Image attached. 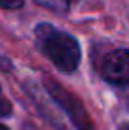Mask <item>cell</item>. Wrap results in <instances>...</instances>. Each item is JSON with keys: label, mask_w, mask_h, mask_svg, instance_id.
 <instances>
[{"label": "cell", "mask_w": 129, "mask_h": 130, "mask_svg": "<svg viewBox=\"0 0 129 130\" xmlns=\"http://www.w3.org/2000/svg\"><path fill=\"white\" fill-rule=\"evenodd\" d=\"M48 91L63 106V109L70 115V119H74V124H76L78 130H93L91 123H89V115L86 113V109L82 107V104L78 102L76 96L66 92L59 83H53V81H48Z\"/></svg>", "instance_id": "3957f363"}, {"label": "cell", "mask_w": 129, "mask_h": 130, "mask_svg": "<svg viewBox=\"0 0 129 130\" xmlns=\"http://www.w3.org/2000/svg\"><path fill=\"white\" fill-rule=\"evenodd\" d=\"M0 130H10L8 126H4V124H0Z\"/></svg>", "instance_id": "ba28073f"}, {"label": "cell", "mask_w": 129, "mask_h": 130, "mask_svg": "<svg viewBox=\"0 0 129 130\" xmlns=\"http://www.w3.org/2000/svg\"><path fill=\"white\" fill-rule=\"evenodd\" d=\"M34 2L53 11H65L68 8V0H34Z\"/></svg>", "instance_id": "277c9868"}, {"label": "cell", "mask_w": 129, "mask_h": 130, "mask_svg": "<svg viewBox=\"0 0 129 130\" xmlns=\"http://www.w3.org/2000/svg\"><path fill=\"white\" fill-rule=\"evenodd\" d=\"M23 6V0H0V8L4 10H17Z\"/></svg>", "instance_id": "5b68a950"}, {"label": "cell", "mask_w": 129, "mask_h": 130, "mask_svg": "<svg viewBox=\"0 0 129 130\" xmlns=\"http://www.w3.org/2000/svg\"><path fill=\"white\" fill-rule=\"evenodd\" d=\"M68 2H76V0H68Z\"/></svg>", "instance_id": "9c48e42d"}, {"label": "cell", "mask_w": 129, "mask_h": 130, "mask_svg": "<svg viewBox=\"0 0 129 130\" xmlns=\"http://www.w3.org/2000/svg\"><path fill=\"white\" fill-rule=\"evenodd\" d=\"M36 40L44 55L63 74H72L80 64V45L70 34L61 32L51 25L36 26Z\"/></svg>", "instance_id": "6da1fadb"}, {"label": "cell", "mask_w": 129, "mask_h": 130, "mask_svg": "<svg viewBox=\"0 0 129 130\" xmlns=\"http://www.w3.org/2000/svg\"><path fill=\"white\" fill-rule=\"evenodd\" d=\"M101 75L104 81L127 87L129 85V51L127 49H116L108 53L101 62Z\"/></svg>", "instance_id": "7a4b0ae2"}, {"label": "cell", "mask_w": 129, "mask_h": 130, "mask_svg": "<svg viewBox=\"0 0 129 130\" xmlns=\"http://www.w3.org/2000/svg\"><path fill=\"white\" fill-rule=\"evenodd\" d=\"M11 113V104L6 100V96L2 94V89H0V115H8Z\"/></svg>", "instance_id": "8992f818"}, {"label": "cell", "mask_w": 129, "mask_h": 130, "mask_svg": "<svg viewBox=\"0 0 129 130\" xmlns=\"http://www.w3.org/2000/svg\"><path fill=\"white\" fill-rule=\"evenodd\" d=\"M120 130H129V124H123V126H120Z\"/></svg>", "instance_id": "52a82bcc"}]
</instances>
